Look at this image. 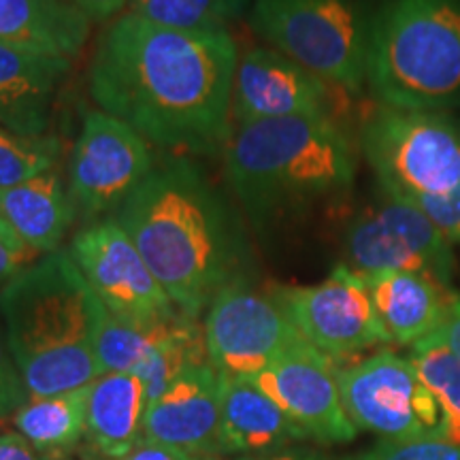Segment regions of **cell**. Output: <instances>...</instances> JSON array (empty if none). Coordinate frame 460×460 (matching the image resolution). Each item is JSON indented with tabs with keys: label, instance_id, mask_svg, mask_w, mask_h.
<instances>
[{
	"label": "cell",
	"instance_id": "obj_10",
	"mask_svg": "<svg viewBox=\"0 0 460 460\" xmlns=\"http://www.w3.org/2000/svg\"><path fill=\"white\" fill-rule=\"evenodd\" d=\"M66 252L113 318L132 326H154L181 314L118 217L88 224L75 234Z\"/></svg>",
	"mask_w": 460,
	"mask_h": 460
},
{
	"label": "cell",
	"instance_id": "obj_37",
	"mask_svg": "<svg viewBox=\"0 0 460 460\" xmlns=\"http://www.w3.org/2000/svg\"><path fill=\"white\" fill-rule=\"evenodd\" d=\"M84 460H99V456H96V454H94V452H90V454H88V456H85Z\"/></svg>",
	"mask_w": 460,
	"mask_h": 460
},
{
	"label": "cell",
	"instance_id": "obj_29",
	"mask_svg": "<svg viewBox=\"0 0 460 460\" xmlns=\"http://www.w3.org/2000/svg\"><path fill=\"white\" fill-rule=\"evenodd\" d=\"M31 399L24 379L17 369L13 354H11L7 335H4L3 320H0V420H11L20 407Z\"/></svg>",
	"mask_w": 460,
	"mask_h": 460
},
{
	"label": "cell",
	"instance_id": "obj_4",
	"mask_svg": "<svg viewBox=\"0 0 460 460\" xmlns=\"http://www.w3.org/2000/svg\"><path fill=\"white\" fill-rule=\"evenodd\" d=\"M224 169L239 203L256 224L341 194L354 183L352 143L329 115L237 124Z\"/></svg>",
	"mask_w": 460,
	"mask_h": 460
},
{
	"label": "cell",
	"instance_id": "obj_8",
	"mask_svg": "<svg viewBox=\"0 0 460 460\" xmlns=\"http://www.w3.org/2000/svg\"><path fill=\"white\" fill-rule=\"evenodd\" d=\"M343 410L358 430L390 441L444 439L439 401L410 358L379 352L337 371Z\"/></svg>",
	"mask_w": 460,
	"mask_h": 460
},
{
	"label": "cell",
	"instance_id": "obj_2",
	"mask_svg": "<svg viewBox=\"0 0 460 460\" xmlns=\"http://www.w3.org/2000/svg\"><path fill=\"white\" fill-rule=\"evenodd\" d=\"M118 222L188 318L197 320L224 286L241 278L233 220L214 188L188 163L154 166L119 207Z\"/></svg>",
	"mask_w": 460,
	"mask_h": 460
},
{
	"label": "cell",
	"instance_id": "obj_31",
	"mask_svg": "<svg viewBox=\"0 0 460 460\" xmlns=\"http://www.w3.org/2000/svg\"><path fill=\"white\" fill-rule=\"evenodd\" d=\"M41 254L15 237V233L0 220V288L7 286L11 279L26 271Z\"/></svg>",
	"mask_w": 460,
	"mask_h": 460
},
{
	"label": "cell",
	"instance_id": "obj_15",
	"mask_svg": "<svg viewBox=\"0 0 460 460\" xmlns=\"http://www.w3.org/2000/svg\"><path fill=\"white\" fill-rule=\"evenodd\" d=\"M329 84L273 48H256L239 58L230 115L237 124L258 119L329 115Z\"/></svg>",
	"mask_w": 460,
	"mask_h": 460
},
{
	"label": "cell",
	"instance_id": "obj_1",
	"mask_svg": "<svg viewBox=\"0 0 460 460\" xmlns=\"http://www.w3.org/2000/svg\"><path fill=\"white\" fill-rule=\"evenodd\" d=\"M239 51L230 32H188L124 13L90 65V96L149 143L205 152L228 132Z\"/></svg>",
	"mask_w": 460,
	"mask_h": 460
},
{
	"label": "cell",
	"instance_id": "obj_38",
	"mask_svg": "<svg viewBox=\"0 0 460 460\" xmlns=\"http://www.w3.org/2000/svg\"><path fill=\"white\" fill-rule=\"evenodd\" d=\"M234 3H237V4H241V7H247V3H250V0H234Z\"/></svg>",
	"mask_w": 460,
	"mask_h": 460
},
{
	"label": "cell",
	"instance_id": "obj_20",
	"mask_svg": "<svg viewBox=\"0 0 460 460\" xmlns=\"http://www.w3.org/2000/svg\"><path fill=\"white\" fill-rule=\"evenodd\" d=\"M77 217L68 186L56 169L15 186L0 188V220L39 254H54Z\"/></svg>",
	"mask_w": 460,
	"mask_h": 460
},
{
	"label": "cell",
	"instance_id": "obj_14",
	"mask_svg": "<svg viewBox=\"0 0 460 460\" xmlns=\"http://www.w3.org/2000/svg\"><path fill=\"white\" fill-rule=\"evenodd\" d=\"M301 427L309 439L348 444L358 435L343 410L332 358L303 343L252 377Z\"/></svg>",
	"mask_w": 460,
	"mask_h": 460
},
{
	"label": "cell",
	"instance_id": "obj_35",
	"mask_svg": "<svg viewBox=\"0 0 460 460\" xmlns=\"http://www.w3.org/2000/svg\"><path fill=\"white\" fill-rule=\"evenodd\" d=\"M0 460H43L20 433L0 435Z\"/></svg>",
	"mask_w": 460,
	"mask_h": 460
},
{
	"label": "cell",
	"instance_id": "obj_34",
	"mask_svg": "<svg viewBox=\"0 0 460 460\" xmlns=\"http://www.w3.org/2000/svg\"><path fill=\"white\" fill-rule=\"evenodd\" d=\"M429 339H435V341L444 343L450 352H454L460 358V295L456 296V301H454L450 314H447V318L444 324H441V329Z\"/></svg>",
	"mask_w": 460,
	"mask_h": 460
},
{
	"label": "cell",
	"instance_id": "obj_6",
	"mask_svg": "<svg viewBox=\"0 0 460 460\" xmlns=\"http://www.w3.org/2000/svg\"><path fill=\"white\" fill-rule=\"evenodd\" d=\"M252 26L324 84L354 92L367 82L371 20L356 0H252Z\"/></svg>",
	"mask_w": 460,
	"mask_h": 460
},
{
	"label": "cell",
	"instance_id": "obj_17",
	"mask_svg": "<svg viewBox=\"0 0 460 460\" xmlns=\"http://www.w3.org/2000/svg\"><path fill=\"white\" fill-rule=\"evenodd\" d=\"M71 60L0 43V126L28 137L48 135L51 107Z\"/></svg>",
	"mask_w": 460,
	"mask_h": 460
},
{
	"label": "cell",
	"instance_id": "obj_25",
	"mask_svg": "<svg viewBox=\"0 0 460 460\" xmlns=\"http://www.w3.org/2000/svg\"><path fill=\"white\" fill-rule=\"evenodd\" d=\"M410 360L439 401L446 420V441L460 446V358L444 343L424 339L413 345Z\"/></svg>",
	"mask_w": 460,
	"mask_h": 460
},
{
	"label": "cell",
	"instance_id": "obj_5",
	"mask_svg": "<svg viewBox=\"0 0 460 460\" xmlns=\"http://www.w3.org/2000/svg\"><path fill=\"white\" fill-rule=\"evenodd\" d=\"M367 82L390 109L460 105V0H386L371 17Z\"/></svg>",
	"mask_w": 460,
	"mask_h": 460
},
{
	"label": "cell",
	"instance_id": "obj_27",
	"mask_svg": "<svg viewBox=\"0 0 460 460\" xmlns=\"http://www.w3.org/2000/svg\"><path fill=\"white\" fill-rule=\"evenodd\" d=\"M60 141L56 137H28L0 126V188L15 186L56 169Z\"/></svg>",
	"mask_w": 460,
	"mask_h": 460
},
{
	"label": "cell",
	"instance_id": "obj_36",
	"mask_svg": "<svg viewBox=\"0 0 460 460\" xmlns=\"http://www.w3.org/2000/svg\"><path fill=\"white\" fill-rule=\"evenodd\" d=\"M233 460H332L324 454L305 450V447H279V450L262 452V454H247Z\"/></svg>",
	"mask_w": 460,
	"mask_h": 460
},
{
	"label": "cell",
	"instance_id": "obj_9",
	"mask_svg": "<svg viewBox=\"0 0 460 460\" xmlns=\"http://www.w3.org/2000/svg\"><path fill=\"white\" fill-rule=\"evenodd\" d=\"M203 337L207 360L220 376L247 379L307 343L275 296L256 290L243 275L207 307Z\"/></svg>",
	"mask_w": 460,
	"mask_h": 460
},
{
	"label": "cell",
	"instance_id": "obj_28",
	"mask_svg": "<svg viewBox=\"0 0 460 460\" xmlns=\"http://www.w3.org/2000/svg\"><path fill=\"white\" fill-rule=\"evenodd\" d=\"M348 460H460V446L444 439H382L377 446Z\"/></svg>",
	"mask_w": 460,
	"mask_h": 460
},
{
	"label": "cell",
	"instance_id": "obj_18",
	"mask_svg": "<svg viewBox=\"0 0 460 460\" xmlns=\"http://www.w3.org/2000/svg\"><path fill=\"white\" fill-rule=\"evenodd\" d=\"M309 439L252 379L220 376V452L262 454Z\"/></svg>",
	"mask_w": 460,
	"mask_h": 460
},
{
	"label": "cell",
	"instance_id": "obj_3",
	"mask_svg": "<svg viewBox=\"0 0 460 460\" xmlns=\"http://www.w3.org/2000/svg\"><path fill=\"white\" fill-rule=\"evenodd\" d=\"M102 314L68 252L41 256L0 288V320L28 394L68 393L102 376L96 356Z\"/></svg>",
	"mask_w": 460,
	"mask_h": 460
},
{
	"label": "cell",
	"instance_id": "obj_12",
	"mask_svg": "<svg viewBox=\"0 0 460 460\" xmlns=\"http://www.w3.org/2000/svg\"><path fill=\"white\" fill-rule=\"evenodd\" d=\"M345 258V264L362 278L410 271L429 275L446 286H450L454 267L450 241L416 205L388 194L349 224Z\"/></svg>",
	"mask_w": 460,
	"mask_h": 460
},
{
	"label": "cell",
	"instance_id": "obj_23",
	"mask_svg": "<svg viewBox=\"0 0 460 460\" xmlns=\"http://www.w3.org/2000/svg\"><path fill=\"white\" fill-rule=\"evenodd\" d=\"M88 386L51 396H31L11 422L43 460H71L85 439Z\"/></svg>",
	"mask_w": 460,
	"mask_h": 460
},
{
	"label": "cell",
	"instance_id": "obj_24",
	"mask_svg": "<svg viewBox=\"0 0 460 460\" xmlns=\"http://www.w3.org/2000/svg\"><path fill=\"white\" fill-rule=\"evenodd\" d=\"M181 315L183 314L154 326H132L113 318L105 309L99 337H96V356H99L102 373H130V376H135L158 352L160 345L171 337Z\"/></svg>",
	"mask_w": 460,
	"mask_h": 460
},
{
	"label": "cell",
	"instance_id": "obj_7",
	"mask_svg": "<svg viewBox=\"0 0 460 460\" xmlns=\"http://www.w3.org/2000/svg\"><path fill=\"white\" fill-rule=\"evenodd\" d=\"M362 152L393 199L446 197L460 186V126L441 113L382 107L365 124Z\"/></svg>",
	"mask_w": 460,
	"mask_h": 460
},
{
	"label": "cell",
	"instance_id": "obj_21",
	"mask_svg": "<svg viewBox=\"0 0 460 460\" xmlns=\"http://www.w3.org/2000/svg\"><path fill=\"white\" fill-rule=\"evenodd\" d=\"M147 410L146 388L130 373H102L88 386L85 441L96 456L115 460L128 454L143 437Z\"/></svg>",
	"mask_w": 460,
	"mask_h": 460
},
{
	"label": "cell",
	"instance_id": "obj_33",
	"mask_svg": "<svg viewBox=\"0 0 460 460\" xmlns=\"http://www.w3.org/2000/svg\"><path fill=\"white\" fill-rule=\"evenodd\" d=\"M90 22H107L113 15H118L128 0H71Z\"/></svg>",
	"mask_w": 460,
	"mask_h": 460
},
{
	"label": "cell",
	"instance_id": "obj_22",
	"mask_svg": "<svg viewBox=\"0 0 460 460\" xmlns=\"http://www.w3.org/2000/svg\"><path fill=\"white\" fill-rule=\"evenodd\" d=\"M92 22L71 0H0V43L73 60Z\"/></svg>",
	"mask_w": 460,
	"mask_h": 460
},
{
	"label": "cell",
	"instance_id": "obj_32",
	"mask_svg": "<svg viewBox=\"0 0 460 460\" xmlns=\"http://www.w3.org/2000/svg\"><path fill=\"white\" fill-rule=\"evenodd\" d=\"M99 460H107V458L99 456ZM115 460H207V458L192 456V454L177 450V447L156 444V441L141 437L139 444L132 447V450L126 454V456L115 458Z\"/></svg>",
	"mask_w": 460,
	"mask_h": 460
},
{
	"label": "cell",
	"instance_id": "obj_19",
	"mask_svg": "<svg viewBox=\"0 0 460 460\" xmlns=\"http://www.w3.org/2000/svg\"><path fill=\"white\" fill-rule=\"evenodd\" d=\"M365 279L390 341L411 348L441 329L458 296L450 286L422 273L388 271Z\"/></svg>",
	"mask_w": 460,
	"mask_h": 460
},
{
	"label": "cell",
	"instance_id": "obj_13",
	"mask_svg": "<svg viewBox=\"0 0 460 460\" xmlns=\"http://www.w3.org/2000/svg\"><path fill=\"white\" fill-rule=\"evenodd\" d=\"M152 171V147L141 132L101 109L85 115L66 183L77 214L99 217L119 211Z\"/></svg>",
	"mask_w": 460,
	"mask_h": 460
},
{
	"label": "cell",
	"instance_id": "obj_30",
	"mask_svg": "<svg viewBox=\"0 0 460 460\" xmlns=\"http://www.w3.org/2000/svg\"><path fill=\"white\" fill-rule=\"evenodd\" d=\"M407 203L416 205L452 245L460 243V186L446 197H420Z\"/></svg>",
	"mask_w": 460,
	"mask_h": 460
},
{
	"label": "cell",
	"instance_id": "obj_26",
	"mask_svg": "<svg viewBox=\"0 0 460 460\" xmlns=\"http://www.w3.org/2000/svg\"><path fill=\"white\" fill-rule=\"evenodd\" d=\"M130 13L152 24L188 32H228L243 7L234 0H128Z\"/></svg>",
	"mask_w": 460,
	"mask_h": 460
},
{
	"label": "cell",
	"instance_id": "obj_11",
	"mask_svg": "<svg viewBox=\"0 0 460 460\" xmlns=\"http://www.w3.org/2000/svg\"><path fill=\"white\" fill-rule=\"evenodd\" d=\"M273 296L305 341L332 360L390 343L369 284L348 264L320 284L278 288Z\"/></svg>",
	"mask_w": 460,
	"mask_h": 460
},
{
	"label": "cell",
	"instance_id": "obj_16",
	"mask_svg": "<svg viewBox=\"0 0 460 460\" xmlns=\"http://www.w3.org/2000/svg\"><path fill=\"white\" fill-rule=\"evenodd\" d=\"M143 437L192 456L217 460L220 452V373L209 362L190 367L149 402Z\"/></svg>",
	"mask_w": 460,
	"mask_h": 460
}]
</instances>
